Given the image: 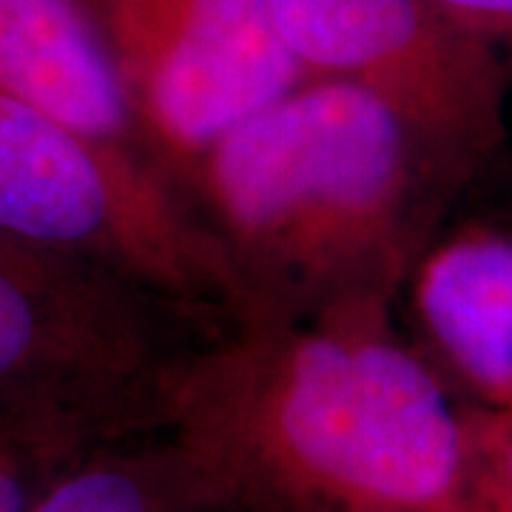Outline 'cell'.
Here are the masks:
<instances>
[{"mask_svg":"<svg viewBox=\"0 0 512 512\" xmlns=\"http://www.w3.org/2000/svg\"><path fill=\"white\" fill-rule=\"evenodd\" d=\"M217 330L94 262L0 234V416L109 439L163 427L171 376Z\"/></svg>","mask_w":512,"mask_h":512,"instance_id":"cell-4","label":"cell"},{"mask_svg":"<svg viewBox=\"0 0 512 512\" xmlns=\"http://www.w3.org/2000/svg\"><path fill=\"white\" fill-rule=\"evenodd\" d=\"M0 94L151 160L123 86L74 0H0Z\"/></svg>","mask_w":512,"mask_h":512,"instance_id":"cell-8","label":"cell"},{"mask_svg":"<svg viewBox=\"0 0 512 512\" xmlns=\"http://www.w3.org/2000/svg\"><path fill=\"white\" fill-rule=\"evenodd\" d=\"M94 444L26 512H231L214 470L163 427Z\"/></svg>","mask_w":512,"mask_h":512,"instance_id":"cell-9","label":"cell"},{"mask_svg":"<svg viewBox=\"0 0 512 512\" xmlns=\"http://www.w3.org/2000/svg\"><path fill=\"white\" fill-rule=\"evenodd\" d=\"M0 234L94 262L214 328L245 313L220 245L157 165L6 94Z\"/></svg>","mask_w":512,"mask_h":512,"instance_id":"cell-3","label":"cell"},{"mask_svg":"<svg viewBox=\"0 0 512 512\" xmlns=\"http://www.w3.org/2000/svg\"><path fill=\"white\" fill-rule=\"evenodd\" d=\"M433 365L470 404L512 416V234L433 239L407 282Z\"/></svg>","mask_w":512,"mask_h":512,"instance_id":"cell-7","label":"cell"},{"mask_svg":"<svg viewBox=\"0 0 512 512\" xmlns=\"http://www.w3.org/2000/svg\"><path fill=\"white\" fill-rule=\"evenodd\" d=\"M441 18L490 49L512 80V0H427Z\"/></svg>","mask_w":512,"mask_h":512,"instance_id":"cell-12","label":"cell"},{"mask_svg":"<svg viewBox=\"0 0 512 512\" xmlns=\"http://www.w3.org/2000/svg\"><path fill=\"white\" fill-rule=\"evenodd\" d=\"M174 188L225 131L308 77L265 0H74Z\"/></svg>","mask_w":512,"mask_h":512,"instance_id":"cell-5","label":"cell"},{"mask_svg":"<svg viewBox=\"0 0 512 512\" xmlns=\"http://www.w3.org/2000/svg\"><path fill=\"white\" fill-rule=\"evenodd\" d=\"M106 441L103 433L55 416H0V512H26L63 470Z\"/></svg>","mask_w":512,"mask_h":512,"instance_id":"cell-10","label":"cell"},{"mask_svg":"<svg viewBox=\"0 0 512 512\" xmlns=\"http://www.w3.org/2000/svg\"><path fill=\"white\" fill-rule=\"evenodd\" d=\"M464 512H512V416L470 404Z\"/></svg>","mask_w":512,"mask_h":512,"instance_id":"cell-11","label":"cell"},{"mask_svg":"<svg viewBox=\"0 0 512 512\" xmlns=\"http://www.w3.org/2000/svg\"><path fill=\"white\" fill-rule=\"evenodd\" d=\"M461 185L376 94L305 80L225 131L180 194L237 276L239 322H319L390 316Z\"/></svg>","mask_w":512,"mask_h":512,"instance_id":"cell-2","label":"cell"},{"mask_svg":"<svg viewBox=\"0 0 512 512\" xmlns=\"http://www.w3.org/2000/svg\"><path fill=\"white\" fill-rule=\"evenodd\" d=\"M308 80L376 94L470 183L504 146L510 74L427 0H265Z\"/></svg>","mask_w":512,"mask_h":512,"instance_id":"cell-6","label":"cell"},{"mask_svg":"<svg viewBox=\"0 0 512 512\" xmlns=\"http://www.w3.org/2000/svg\"><path fill=\"white\" fill-rule=\"evenodd\" d=\"M163 427L231 510L464 512L470 402L390 316L217 330L171 376Z\"/></svg>","mask_w":512,"mask_h":512,"instance_id":"cell-1","label":"cell"}]
</instances>
